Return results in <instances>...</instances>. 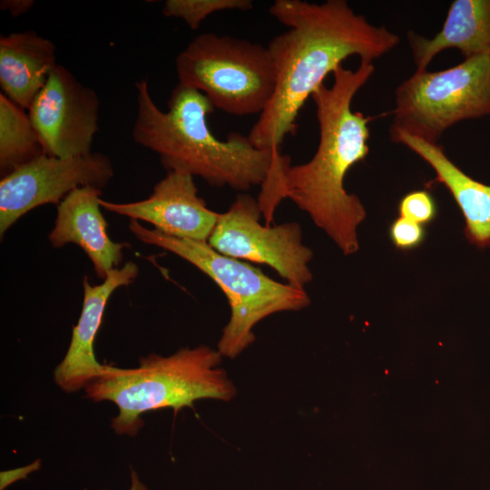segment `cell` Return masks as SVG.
Segmentation results:
<instances>
[{"label":"cell","instance_id":"cell-1","mask_svg":"<svg viewBox=\"0 0 490 490\" xmlns=\"http://www.w3.org/2000/svg\"><path fill=\"white\" fill-rule=\"evenodd\" d=\"M375 72L374 64L360 62L355 70L340 64L330 87L324 83L311 95L316 106L319 142L313 157L291 165L287 155L260 186L258 202L268 225L283 199H290L322 229L345 255L358 250V226L367 212L359 198L348 193V171L369 152L371 117L351 108L356 93Z\"/></svg>","mask_w":490,"mask_h":490},{"label":"cell","instance_id":"cell-2","mask_svg":"<svg viewBox=\"0 0 490 490\" xmlns=\"http://www.w3.org/2000/svg\"><path fill=\"white\" fill-rule=\"evenodd\" d=\"M269 13L288 30L267 46L276 74L275 93L248 137L258 149L280 150L284 138L296 134L306 101L344 60L358 55L360 62L373 64L400 38L356 14L345 0H276Z\"/></svg>","mask_w":490,"mask_h":490},{"label":"cell","instance_id":"cell-3","mask_svg":"<svg viewBox=\"0 0 490 490\" xmlns=\"http://www.w3.org/2000/svg\"><path fill=\"white\" fill-rule=\"evenodd\" d=\"M135 88L132 139L157 153L168 172L200 176L212 187L246 191L263 184L281 155L280 150L254 147L240 132L218 139L208 125V115L215 108L196 89L177 83L163 112L152 100L146 80L137 82Z\"/></svg>","mask_w":490,"mask_h":490},{"label":"cell","instance_id":"cell-4","mask_svg":"<svg viewBox=\"0 0 490 490\" xmlns=\"http://www.w3.org/2000/svg\"><path fill=\"white\" fill-rule=\"evenodd\" d=\"M221 358L218 349L204 345L181 348L168 357L150 354L140 358L138 368L110 366L84 390L94 401L113 402L119 411L113 429L133 436L142 426V415L148 411L172 408L176 413L200 399H232L236 387L220 367Z\"/></svg>","mask_w":490,"mask_h":490},{"label":"cell","instance_id":"cell-5","mask_svg":"<svg viewBox=\"0 0 490 490\" xmlns=\"http://www.w3.org/2000/svg\"><path fill=\"white\" fill-rule=\"evenodd\" d=\"M131 232L142 242L160 247L187 260L210 277L225 294L230 315L222 329L218 350L234 358L255 340L254 327L263 318L282 311L308 307L310 299L304 289L276 281L260 269L225 256L208 242L163 234L131 220Z\"/></svg>","mask_w":490,"mask_h":490},{"label":"cell","instance_id":"cell-6","mask_svg":"<svg viewBox=\"0 0 490 490\" xmlns=\"http://www.w3.org/2000/svg\"><path fill=\"white\" fill-rule=\"evenodd\" d=\"M175 69L178 83L200 91L215 109L232 115L260 114L275 93L267 46L246 39L201 34L178 54Z\"/></svg>","mask_w":490,"mask_h":490},{"label":"cell","instance_id":"cell-7","mask_svg":"<svg viewBox=\"0 0 490 490\" xmlns=\"http://www.w3.org/2000/svg\"><path fill=\"white\" fill-rule=\"evenodd\" d=\"M490 115V54L438 72L416 70L395 92L390 137L437 143L454 124Z\"/></svg>","mask_w":490,"mask_h":490},{"label":"cell","instance_id":"cell-8","mask_svg":"<svg viewBox=\"0 0 490 490\" xmlns=\"http://www.w3.org/2000/svg\"><path fill=\"white\" fill-rule=\"evenodd\" d=\"M261 215L258 200L238 194L230 208L220 213L208 244L225 256L266 264L288 284L304 289L313 278L309 267L313 252L302 241L299 224L262 225Z\"/></svg>","mask_w":490,"mask_h":490},{"label":"cell","instance_id":"cell-9","mask_svg":"<svg viewBox=\"0 0 490 490\" xmlns=\"http://www.w3.org/2000/svg\"><path fill=\"white\" fill-rule=\"evenodd\" d=\"M113 175L111 160L100 152L72 158L45 153L37 157L0 181L1 236L29 211L48 203L58 205L78 188L102 190Z\"/></svg>","mask_w":490,"mask_h":490},{"label":"cell","instance_id":"cell-10","mask_svg":"<svg viewBox=\"0 0 490 490\" xmlns=\"http://www.w3.org/2000/svg\"><path fill=\"white\" fill-rule=\"evenodd\" d=\"M100 99L64 65L56 64L28 109L45 154H89L99 130Z\"/></svg>","mask_w":490,"mask_h":490},{"label":"cell","instance_id":"cell-11","mask_svg":"<svg viewBox=\"0 0 490 490\" xmlns=\"http://www.w3.org/2000/svg\"><path fill=\"white\" fill-rule=\"evenodd\" d=\"M100 205L131 220L149 222L163 234L204 242H208L220 215L198 195L193 176L180 172H168L147 199L125 203L101 199Z\"/></svg>","mask_w":490,"mask_h":490},{"label":"cell","instance_id":"cell-12","mask_svg":"<svg viewBox=\"0 0 490 490\" xmlns=\"http://www.w3.org/2000/svg\"><path fill=\"white\" fill-rule=\"evenodd\" d=\"M138 272V266L129 261L110 271L99 285H92L86 277L83 279L82 312L67 352L54 372L55 383L64 391H79L108 372L110 366L100 364L94 357V338L110 296L118 288L131 284Z\"/></svg>","mask_w":490,"mask_h":490},{"label":"cell","instance_id":"cell-13","mask_svg":"<svg viewBox=\"0 0 490 490\" xmlns=\"http://www.w3.org/2000/svg\"><path fill=\"white\" fill-rule=\"evenodd\" d=\"M102 190L78 188L58 205L54 226L48 235L52 246L68 243L81 247L93 262L96 275L104 279L110 271L119 268L126 242L113 241L107 233V222L101 211Z\"/></svg>","mask_w":490,"mask_h":490},{"label":"cell","instance_id":"cell-14","mask_svg":"<svg viewBox=\"0 0 490 490\" xmlns=\"http://www.w3.org/2000/svg\"><path fill=\"white\" fill-rule=\"evenodd\" d=\"M394 142L409 148L427 162L436 177L430 183H441L452 194L464 220V233L479 249L490 246V185L468 176L445 153L444 148L420 138L398 133L390 137Z\"/></svg>","mask_w":490,"mask_h":490},{"label":"cell","instance_id":"cell-15","mask_svg":"<svg viewBox=\"0 0 490 490\" xmlns=\"http://www.w3.org/2000/svg\"><path fill=\"white\" fill-rule=\"evenodd\" d=\"M56 64L54 44L34 31L1 35V93L23 109L30 108Z\"/></svg>","mask_w":490,"mask_h":490},{"label":"cell","instance_id":"cell-16","mask_svg":"<svg viewBox=\"0 0 490 490\" xmlns=\"http://www.w3.org/2000/svg\"><path fill=\"white\" fill-rule=\"evenodd\" d=\"M407 40L416 70H426L440 52L458 49L465 58L490 54V0H455L442 29L432 38L415 32Z\"/></svg>","mask_w":490,"mask_h":490},{"label":"cell","instance_id":"cell-17","mask_svg":"<svg viewBox=\"0 0 490 490\" xmlns=\"http://www.w3.org/2000/svg\"><path fill=\"white\" fill-rule=\"evenodd\" d=\"M44 154L25 110L0 93V172L2 177Z\"/></svg>","mask_w":490,"mask_h":490},{"label":"cell","instance_id":"cell-18","mask_svg":"<svg viewBox=\"0 0 490 490\" xmlns=\"http://www.w3.org/2000/svg\"><path fill=\"white\" fill-rule=\"evenodd\" d=\"M253 8L250 0H167L162 13L166 17L183 20L188 26L198 29L211 15L226 10L250 11Z\"/></svg>","mask_w":490,"mask_h":490},{"label":"cell","instance_id":"cell-19","mask_svg":"<svg viewBox=\"0 0 490 490\" xmlns=\"http://www.w3.org/2000/svg\"><path fill=\"white\" fill-rule=\"evenodd\" d=\"M400 217L421 225L433 222L438 213L437 204L432 194L425 190L413 191L405 194L397 204Z\"/></svg>","mask_w":490,"mask_h":490},{"label":"cell","instance_id":"cell-20","mask_svg":"<svg viewBox=\"0 0 490 490\" xmlns=\"http://www.w3.org/2000/svg\"><path fill=\"white\" fill-rule=\"evenodd\" d=\"M392 244L399 250L407 251L418 248L426 238L424 225L403 217H397L388 227Z\"/></svg>","mask_w":490,"mask_h":490},{"label":"cell","instance_id":"cell-21","mask_svg":"<svg viewBox=\"0 0 490 490\" xmlns=\"http://www.w3.org/2000/svg\"><path fill=\"white\" fill-rule=\"evenodd\" d=\"M41 467V460L38 459L34 463L23 467L2 471L0 473V490H5L11 484L25 479L31 473L39 470Z\"/></svg>","mask_w":490,"mask_h":490},{"label":"cell","instance_id":"cell-22","mask_svg":"<svg viewBox=\"0 0 490 490\" xmlns=\"http://www.w3.org/2000/svg\"><path fill=\"white\" fill-rule=\"evenodd\" d=\"M33 0H5L1 1L2 10H7L14 16L25 14L33 5Z\"/></svg>","mask_w":490,"mask_h":490},{"label":"cell","instance_id":"cell-23","mask_svg":"<svg viewBox=\"0 0 490 490\" xmlns=\"http://www.w3.org/2000/svg\"><path fill=\"white\" fill-rule=\"evenodd\" d=\"M129 490H148L133 469L131 471V486Z\"/></svg>","mask_w":490,"mask_h":490}]
</instances>
